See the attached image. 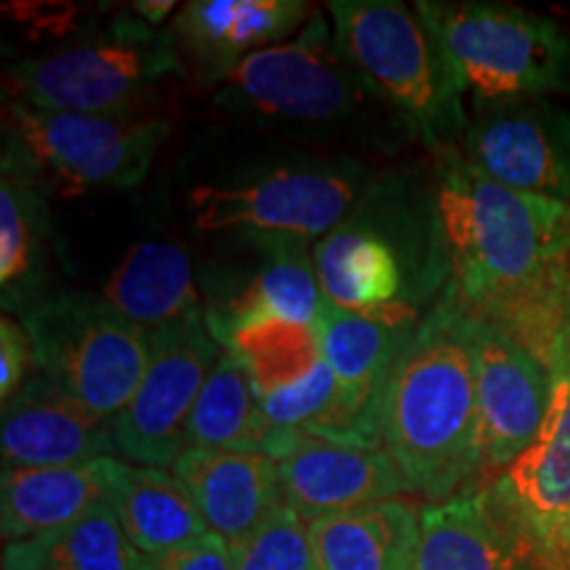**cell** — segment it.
I'll return each instance as SVG.
<instances>
[{
  "mask_svg": "<svg viewBox=\"0 0 570 570\" xmlns=\"http://www.w3.org/2000/svg\"><path fill=\"white\" fill-rule=\"evenodd\" d=\"M383 446L412 494L433 504L458 497L481 473L475 320L452 283L391 373Z\"/></svg>",
  "mask_w": 570,
  "mask_h": 570,
  "instance_id": "obj_1",
  "label": "cell"
},
{
  "mask_svg": "<svg viewBox=\"0 0 570 570\" xmlns=\"http://www.w3.org/2000/svg\"><path fill=\"white\" fill-rule=\"evenodd\" d=\"M436 156L433 190L452 285L470 315L489 320L570 265V202L508 188L454 148Z\"/></svg>",
  "mask_w": 570,
  "mask_h": 570,
  "instance_id": "obj_2",
  "label": "cell"
},
{
  "mask_svg": "<svg viewBox=\"0 0 570 570\" xmlns=\"http://www.w3.org/2000/svg\"><path fill=\"white\" fill-rule=\"evenodd\" d=\"M323 296L365 317L423 320L452 283L436 190L373 183L362 204L315 246Z\"/></svg>",
  "mask_w": 570,
  "mask_h": 570,
  "instance_id": "obj_3",
  "label": "cell"
},
{
  "mask_svg": "<svg viewBox=\"0 0 570 570\" xmlns=\"http://www.w3.org/2000/svg\"><path fill=\"white\" fill-rule=\"evenodd\" d=\"M338 51L412 140L449 151L465 138V85L423 13L399 0L327 3Z\"/></svg>",
  "mask_w": 570,
  "mask_h": 570,
  "instance_id": "obj_4",
  "label": "cell"
},
{
  "mask_svg": "<svg viewBox=\"0 0 570 570\" xmlns=\"http://www.w3.org/2000/svg\"><path fill=\"white\" fill-rule=\"evenodd\" d=\"M217 82L219 109L306 138H333L389 111L338 51L323 13L306 21L296 40L246 56Z\"/></svg>",
  "mask_w": 570,
  "mask_h": 570,
  "instance_id": "obj_5",
  "label": "cell"
},
{
  "mask_svg": "<svg viewBox=\"0 0 570 570\" xmlns=\"http://www.w3.org/2000/svg\"><path fill=\"white\" fill-rule=\"evenodd\" d=\"M367 169L352 159L288 156L198 183L190 212L206 233L323 240L367 196Z\"/></svg>",
  "mask_w": 570,
  "mask_h": 570,
  "instance_id": "obj_6",
  "label": "cell"
},
{
  "mask_svg": "<svg viewBox=\"0 0 570 570\" xmlns=\"http://www.w3.org/2000/svg\"><path fill=\"white\" fill-rule=\"evenodd\" d=\"M173 32L135 13H117L104 30L9 67L13 101L40 111L135 114L154 88L183 75Z\"/></svg>",
  "mask_w": 570,
  "mask_h": 570,
  "instance_id": "obj_7",
  "label": "cell"
},
{
  "mask_svg": "<svg viewBox=\"0 0 570 570\" xmlns=\"http://www.w3.org/2000/svg\"><path fill=\"white\" fill-rule=\"evenodd\" d=\"M433 35L479 101L570 90V38L558 21L504 3L420 0Z\"/></svg>",
  "mask_w": 570,
  "mask_h": 570,
  "instance_id": "obj_8",
  "label": "cell"
},
{
  "mask_svg": "<svg viewBox=\"0 0 570 570\" xmlns=\"http://www.w3.org/2000/svg\"><path fill=\"white\" fill-rule=\"evenodd\" d=\"M167 132L169 125L156 117L40 111L11 101L3 175L32 183V173H46L67 190L135 188L146 180Z\"/></svg>",
  "mask_w": 570,
  "mask_h": 570,
  "instance_id": "obj_9",
  "label": "cell"
},
{
  "mask_svg": "<svg viewBox=\"0 0 570 570\" xmlns=\"http://www.w3.org/2000/svg\"><path fill=\"white\" fill-rule=\"evenodd\" d=\"M19 320L38 370L56 386L109 420L130 404L151 360V336L104 296L48 294Z\"/></svg>",
  "mask_w": 570,
  "mask_h": 570,
  "instance_id": "obj_10",
  "label": "cell"
},
{
  "mask_svg": "<svg viewBox=\"0 0 570 570\" xmlns=\"http://www.w3.org/2000/svg\"><path fill=\"white\" fill-rule=\"evenodd\" d=\"M206 312L151 333V360L130 404L114 417V449L142 468H173L206 377L223 356Z\"/></svg>",
  "mask_w": 570,
  "mask_h": 570,
  "instance_id": "obj_11",
  "label": "cell"
},
{
  "mask_svg": "<svg viewBox=\"0 0 570 570\" xmlns=\"http://www.w3.org/2000/svg\"><path fill=\"white\" fill-rule=\"evenodd\" d=\"M420 320L365 317L325 298L315 325L320 348L336 377V399L309 436L360 449L383 446V404L399 356Z\"/></svg>",
  "mask_w": 570,
  "mask_h": 570,
  "instance_id": "obj_12",
  "label": "cell"
},
{
  "mask_svg": "<svg viewBox=\"0 0 570 570\" xmlns=\"http://www.w3.org/2000/svg\"><path fill=\"white\" fill-rule=\"evenodd\" d=\"M462 156L508 188L570 202V111L547 98L475 104Z\"/></svg>",
  "mask_w": 570,
  "mask_h": 570,
  "instance_id": "obj_13",
  "label": "cell"
},
{
  "mask_svg": "<svg viewBox=\"0 0 570 570\" xmlns=\"http://www.w3.org/2000/svg\"><path fill=\"white\" fill-rule=\"evenodd\" d=\"M489 494L533 550L570 562V365L552 373V404L537 441Z\"/></svg>",
  "mask_w": 570,
  "mask_h": 570,
  "instance_id": "obj_14",
  "label": "cell"
},
{
  "mask_svg": "<svg viewBox=\"0 0 570 570\" xmlns=\"http://www.w3.org/2000/svg\"><path fill=\"white\" fill-rule=\"evenodd\" d=\"M267 458L277 465L285 508L304 523L410 494L386 449L333 444L309 433H275Z\"/></svg>",
  "mask_w": 570,
  "mask_h": 570,
  "instance_id": "obj_15",
  "label": "cell"
},
{
  "mask_svg": "<svg viewBox=\"0 0 570 570\" xmlns=\"http://www.w3.org/2000/svg\"><path fill=\"white\" fill-rule=\"evenodd\" d=\"M475 394L481 470L510 468L537 441L550 412V370L508 333L475 320Z\"/></svg>",
  "mask_w": 570,
  "mask_h": 570,
  "instance_id": "obj_16",
  "label": "cell"
},
{
  "mask_svg": "<svg viewBox=\"0 0 570 570\" xmlns=\"http://www.w3.org/2000/svg\"><path fill=\"white\" fill-rule=\"evenodd\" d=\"M248 246L244 275H219L212 285V302L204 306L214 338L223 344L240 327L283 320L315 327L325 296L320 288L309 244L288 238L238 235Z\"/></svg>",
  "mask_w": 570,
  "mask_h": 570,
  "instance_id": "obj_17",
  "label": "cell"
},
{
  "mask_svg": "<svg viewBox=\"0 0 570 570\" xmlns=\"http://www.w3.org/2000/svg\"><path fill=\"white\" fill-rule=\"evenodd\" d=\"M0 444L3 468L80 465L117 454L114 420L96 415L42 373L3 402Z\"/></svg>",
  "mask_w": 570,
  "mask_h": 570,
  "instance_id": "obj_18",
  "label": "cell"
},
{
  "mask_svg": "<svg viewBox=\"0 0 570 570\" xmlns=\"http://www.w3.org/2000/svg\"><path fill=\"white\" fill-rule=\"evenodd\" d=\"M173 473L190 491L206 529L238 544L285 508L275 460L256 452L185 449Z\"/></svg>",
  "mask_w": 570,
  "mask_h": 570,
  "instance_id": "obj_19",
  "label": "cell"
},
{
  "mask_svg": "<svg viewBox=\"0 0 570 570\" xmlns=\"http://www.w3.org/2000/svg\"><path fill=\"white\" fill-rule=\"evenodd\" d=\"M531 552L489 489L468 487L420 510L415 570H529Z\"/></svg>",
  "mask_w": 570,
  "mask_h": 570,
  "instance_id": "obj_20",
  "label": "cell"
},
{
  "mask_svg": "<svg viewBox=\"0 0 570 570\" xmlns=\"http://www.w3.org/2000/svg\"><path fill=\"white\" fill-rule=\"evenodd\" d=\"M312 17L304 0H194L177 11L169 32L219 80L246 56L288 42Z\"/></svg>",
  "mask_w": 570,
  "mask_h": 570,
  "instance_id": "obj_21",
  "label": "cell"
},
{
  "mask_svg": "<svg viewBox=\"0 0 570 570\" xmlns=\"http://www.w3.org/2000/svg\"><path fill=\"white\" fill-rule=\"evenodd\" d=\"M114 468L111 458L59 468H3L0 531L6 544L63 529L106 502Z\"/></svg>",
  "mask_w": 570,
  "mask_h": 570,
  "instance_id": "obj_22",
  "label": "cell"
},
{
  "mask_svg": "<svg viewBox=\"0 0 570 570\" xmlns=\"http://www.w3.org/2000/svg\"><path fill=\"white\" fill-rule=\"evenodd\" d=\"M320 570H415L420 510L404 499L312 520Z\"/></svg>",
  "mask_w": 570,
  "mask_h": 570,
  "instance_id": "obj_23",
  "label": "cell"
},
{
  "mask_svg": "<svg viewBox=\"0 0 570 570\" xmlns=\"http://www.w3.org/2000/svg\"><path fill=\"white\" fill-rule=\"evenodd\" d=\"M104 298L148 336L204 312L194 265L169 240H146L130 248L106 283Z\"/></svg>",
  "mask_w": 570,
  "mask_h": 570,
  "instance_id": "obj_24",
  "label": "cell"
},
{
  "mask_svg": "<svg viewBox=\"0 0 570 570\" xmlns=\"http://www.w3.org/2000/svg\"><path fill=\"white\" fill-rule=\"evenodd\" d=\"M106 499L117 512L127 539L132 541L135 550L142 552V558L209 537L190 491L175 473L161 468H142L117 460Z\"/></svg>",
  "mask_w": 570,
  "mask_h": 570,
  "instance_id": "obj_25",
  "label": "cell"
},
{
  "mask_svg": "<svg viewBox=\"0 0 570 570\" xmlns=\"http://www.w3.org/2000/svg\"><path fill=\"white\" fill-rule=\"evenodd\" d=\"M51 212L38 185L3 175L0 183V296L6 315H24L48 296Z\"/></svg>",
  "mask_w": 570,
  "mask_h": 570,
  "instance_id": "obj_26",
  "label": "cell"
},
{
  "mask_svg": "<svg viewBox=\"0 0 570 570\" xmlns=\"http://www.w3.org/2000/svg\"><path fill=\"white\" fill-rule=\"evenodd\" d=\"M140 560L109 499L63 529L3 550V570H138Z\"/></svg>",
  "mask_w": 570,
  "mask_h": 570,
  "instance_id": "obj_27",
  "label": "cell"
},
{
  "mask_svg": "<svg viewBox=\"0 0 570 570\" xmlns=\"http://www.w3.org/2000/svg\"><path fill=\"white\" fill-rule=\"evenodd\" d=\"M269 441L273 428L259 407L248 370L238 356L223 352L190 412L185 449L267 454Z\"/></svg>",
  "mask_w": 570,
  "mask_h": 570,
  "instance_id": "obj_28",
  "label": "cell"
},
{
  "mask_svg": "<svg viewBox=\"0 0 570 570\" xmlns=\"http://www.w3.org/2000/svg\"><path fill=\"white\" fill-rule=\"evenodd\" d=\"M233 547V570H320L309 525L291 508H281L254 533Z\"/></svg>",
  "mask_w": 570,
  "mask_h": 570,
  "instance_id": "obj_29",
  "label": "cell"
},
{
  "mask_svg": "<svg viewBox=\"0 0 570 570\" xmlns=\"http://www.w3.org/2000/svg\"><path fill=\"white\" fill-rule=\"evenodd\" d=\"M32 367H38V356H35L30 333L19 317L3 315L0 320V396L3 402H9L30 381L27 373Z\"/></svg>",
  "mask_w": 570,
  "mask_h": 570,
  "instance_id": "obj_30",
  "label": "cell"
},
{
  "mask_svg": "<svg viewBox=\"0 0 570 570\" xmlns=\"http://www.w3.org/2000/svg\"><path fill=\"white\" fill-rule=\"evenodd\" d=\"M138 570H233V547L209 533L177 550L142 558Z\"/></svg>",
  "mask_w": 570,
  "mask_h": 570,
  "instance_id": "obj_31",
  "label": "cell"
},
{
  "mask_svg": "<svg viewBox=\"0 0 570 570\" xmlns=\"http://www.w3.org/2000/svg\"><path fill=\"white\" fill-rule=\"evenodd\" d=\"M177 9L175 0H140V3L132 6L135 17H140L142 21H148V24L159 27V21H164Z\"/></svg>",
  "mask_w": 570,
  "mask_h": 570,
  "instance_id": "obj_32",
  "label": "cell"
},
{
  "mask_svg": "<svg viewBox=\"0 0 570 570\" xmlns=\"http://www.w3.org/2000/svg\"><path fill=\"white\" fill-rule=\"evenodd\" d=\"M529 570H570V562L544 558V554H539L537 550H533L529 558Z\"/></svg>",
  "mask_w": 570,
  "mask_h": 570,
  "instance_id": "obj_33",
  "label": "cell"
}]
</instances>
